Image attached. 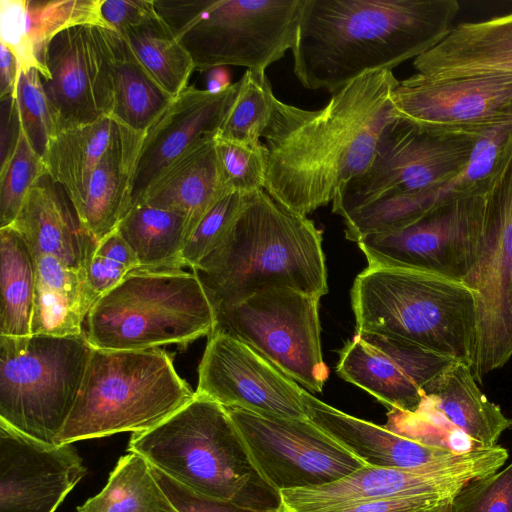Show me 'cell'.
Here are the masks:
<instances>
[{"instance_id": "obj_1", "label": "cell", "mask_w": 512, "mask_h": 512, "mask_svg": "<svg viewBox=\"0 0 512 512\" xmlns=\"http://www.w3.org/2000/svg\"><path fill=\"white\" fill-rule=\"evenodd\" d=\"M392 70L358 77L317 110L275 98L262 135L264 189L291 211L307 216L371 164L381 136L397 115Z\"/></svg>"}, {"instance_id": "obj_2", "label": "cell", "mask_w": 512, "mask_h": 512, "mask_svg": "<svg viewBox=\"0 0 512 512\" xmlns=\"http://www.w3.org/2000/svg\"><path fill=\"white\" fill-rule=\"evenodd\" d=\"M459 10L456 0H302L294 74L304 88L333 94L429 51Z\"/></svg>"}, {"instance_id": "obj_3", "label": "cell", "mask_w": 512, "mask_h": 512, "mask_svg": "<svg viewBox=\"0 0 512 512\" xmlns=\"http://www.w3.org/2000/svg\"><path fill=\"white\" fill-rule=\"evenodd\" d=\"M322 230L265 189L246 194L232 226L192 272L214 311L271 286L321 298L328 292Z\"/></svg>"}, {"instance_id": "obj_4", "label": "cell", "mask_w": 512, "mask_h": 512, "mask_svg": "<svg viewBox=\"0 0 512 512\" xmlns=\"http://www.w3.org/2000/svg\"><path fill=\"white\" fill-rule=\"evenodd\" d=\"M128 452L198 494L260 512H284L281 493L257 469L226 408L196 392L155 427L133 433Z\"/></svg>"}, {"instance_id": "obj_5", "label": "cell", "mask_w": 512, "mask_h": 512, "mask_svg": "<svg viewBox=\"0 0 512 512\" xmlns=\"http://www.w3.org/2000/svg\"><path fill=\"white\" fill-rule=\"evenodd\" d=\"M350 296L356 331L398 338L472 367L476 298L463 281L424 270L368 266L356 276Z\"/></svg>"}, {"instance_id": "obj_6", "label": "cell", "mask_w": 512, "mask_h": 512, "mask_svg": "<svg viewBox=\"0 0 512 512\" xmlns=\"http://www.w3.org/2000/svg\"><path fill=\"white\" fill-rule=\"evenodd\" d=\"M195 396L160 348H94L57 445L147 431Z\"/></svg>"}, {"instance_id": "obj_7", "label": "cell", "mask_w": 512, "mask_h": 512, "mask_svg": "<svg viewBox=\"0 0 512 512\" xmlns=\"http://www.w3.org/2000/svg\"><path fill=\"white\" fill-rule=\"evenodd\" d=\"M215 311L196 275L182 269H135L103 294L84 330L94 348L140 350L210 335Z\"/></svg>"}, {"instance_id": "obj_8", "label": "cell", "mask_w": 512, "mask_h": 512, "mask_svg": "<svg viewBox=\"0 0 512 512\" xmlns=\"http://www.w3.org/2000/svg\"><path fill=\"white\" fill-rule=\"evenodd\" d=\"M195 70L265 73L293 48L302 0H154Z\"/></svg>"}, {"instance_id": "obj_9", "label": "cell", "mask_w": 512, "mask_h": 512, "mask_svg": "<svg viewBox=\"0 0 512 512\" xmlns=\"http://www.w3.org/2000/svg\"><path fill=\"white\" fill-rule=\"evenodd\" d=\"M93 350L78 335H0V421L57 445Z\"/></svg>"}, {"instance_id": "obj_10", "label": "cell", "mask_w": 512, "mask_h": 512, "mask_svg": "<svg viewBox=\"0 0 512 512\" xmlns=\"http://www.w3.org/2000/svg\"><path fill=\"white\" fill-rule=\"evenodd\" d=\"M319 300L289 287H267L216 311L213 332L246 343L310 392L320 393L329 369L321 349Z\"/></svg>"}, {"instance_id": "obj_11", "label": "cell", "mask_w": 512, "mask_h": 512, "mask_svg": "<svg viewBox=\"0 0 512 512\" xmlns=\"http://www.w3.org/2000/svg\"><path fill=\"white\" fill-rule=\"evenodd\" d=\"M480 137L433 133L397 117L369 167L337 191L333 213L345 218L382 198L448 182L466 167Z\"/></svg>"}, {"instance_id": "obj_12", "label": "cell", "mask_w": 512, "mask_h": 512, "mask_svg": "<svg viewBox=\"0 0 512 512\" xmlns=\"http://www.w3.org/2000/svg\"><path fill=\"white\" fill-rule=\"evenodd\" d=\"M463 282L476 298L477 345L471 370L481 382L512 357V150L485 194L481 246Z\"/></svg>"}, {"instance_id": "obj_13", "label": "cell", "mask_w": 512, "mask_h": 512, "mask_svg": "<svg viewBox=\"0 0 512 512\" xmlns=\"http://www.w3.org/2000/svg\"><path fill=\"white\" fill-rule=\"evenodd\" d=\"M508 459L506 448H477L412 468L364 465L322 486L281 491L284 512H323L371 500L429 496L452 500L472 480L497 472Z\"/></svg>"}, {"instance_id": "obj_14", "label": "cell", "mask_w": 512, "mask_h": 512, "mask_svg": "<svg viewBox=\"0 0 512 512\" xmlns=\"http://www.w3.org/2000/svg\"><path fill=\"white\" fill-rule=\"evenodd\" d=\"M484 214L485 195L462 198L357 244L369 267L424 270L463 281L478 258Z\"/></svg>"}, {"instance_id": "obj_15", "label": "cell", "mask_w": 512, "mask_h": 512, "mask_svg": "<svg viewBox=\"0 0 512 512\" xmlns=\"http://www.w3.org/2000/svg\"><path fill=\"white\" fill-rule=\"evenodd\" d=\"M226 410L257 469L279 492L333 483L364 466L309 419Z\"/></svg>"}, {"instance_id": "obj_16", "label": "cell", "mask_w": 512, "mask_h": 512, "mask_svg": "<svg viewBox=\"0 0 512 512\" xmlns=\"http://www.w3.org/2000/svg\"><path fill=\"white\" fill-rule=\"evenodd\" d=\"M397 117L420 129L483 136L512 123V75L431 80L417 73L391 94Z\"/></svg>"}, {"instance_id": "obj_17", "label": "cell", "mask_w": 512, "mask_h": 512, "mask_svg": "<svg viewBox=\"0 0 512 512\" xmlns=\"http://www.w3.org/2000/svg\"><path fill=\"white\" fill-rule=\"evenodd\" d=\"M198 369L196 394L225 408L261 416L308 419L296 381L246 343L213 332Z\"/></svg>"}, {"instance_id": "obj_18", "label": "cell", "mask_w": 512, "mask_h": 512, "mask_svg": "<svg viewBox=\"0 0 512 512\" xmlns=\"http://www.w3.org/2000/svg\"><path fill=\"white\" fill-rule=\"evenodd\" d=\"M455 362L398 338L356 331L341 350L336 370L390 409L411 412Z\"/></svg>"}, {"instance_id": "obj_19", "label": "cell", "mask_w": 512, "mask_h": 512, "mask_svg": "<svg viewBox=\"0 0 512 512\" xmlns=\"http://www.w3.org/2000/svg\"><path fill=\"white\" fill-rule=\"evenodd\" d=\"M49 80H42L58 132L110 116L111 74L97 26L59 32L46 47Z\"/></svg>"}, {"instance_id": "obj_20", "label": "cell", "mask_w": 512, "mask_h": 512, "mask_svg": "<svg viewBox=\"0 0 512 512\" xmlns=\"http://www.w3.org/2000/svg\"><path fill=\"white\" fill-rule=\"evenodd\" d=\"M86 474L73 443L47 444L0 421V512H54Z\"/></svg>"}, {"instance_id": "obj_21", "label": "cell", "mask_w": 512, "mask_h": 512, "mask_svg": "<svg viewBox=\"0 0 512 512\" xmlns=\"http://www.w3.org/2000/svg\"><path fill=\"white\" fill-rule=\"evenodd\" d=\"M237 90L238 81L220 93L187 86L173 99L144 134L133 177L131 206L178 158L217 135Z\"/></svg>"}, {"instance_id": "obj_22", "label": "cell", "mask_w": 512, "mask_h": 512, "mask_svg": "<svg viewBox=\"0 0 512 512\" xmlns=\"http://www.w3.org/2000/svg\"><path fill=\"white\" fill-rule=\"evenodd\" d=\"M11 226L35 257L50 255L84 273L98 244L64 189L46 173L29 189Z\"/></svg>"}, {"instance_id": "obj_23", "label": "cell", "mask_w": 512, "mask_h": 512, "mask_svg": "<svg viewBox=\"0 0 512 512\" xmlns=\"http://www.w3.org/2000/svg\"><path fill=\"white\" fill-rule=\"evenodd\" d=\"M101 1L0 0V43L14 53L21 71L35 68L42 80H49L44 58L53 37L80 25L110 29L101 16Z\"/></svg>"}, {"instance_id": "obj_24", "label": "cell", "mask_w": 512, "mask_h": 512, "mask_svg": "<svg viewBox=\"0 0 512 512\" xmlns=\"http://www.w3.org/2000/svg\"><path fill=\"white\" fill-rule=\"evenodd\" d=\"M413 67L431 80L512 75V13L454 26Z\"/></svg>"}, {"instance_id": "obj_25", "label": "cell", "mask_w": 512, "mask_h": 512, "mask_svg": "<svg viewBox=\"0 0 512 512\" xmlns=\"http://www.w3.org/2000/svg\"><path fill=\"white\" fill-rule=\"evenodd\" d=\"M307 418L364 465L412 468L444 460L452 450L398 435L383 426L354 417L302 391Z\"/></svg>"}, {"instance_id": "obj_26", "label": "cell", "mask_w": 512, "mask_h": 512, "mask_svg": "<svg viewBox=\"0 0 512 512\" xmlns=\"http://www.w3.org/2000/svg\"><path fill=\"white\" fill-rule=\"evenodd\" d=\"M416 411L434 424L468 437L480 448L496 446L512 424L481 391L471 367L460 362L430 385Z\"/></svg>"}, {"instance_id": "obj_27", "label": "cell", "mask_w": 512, "mask_h": 512, "mask_svg": "<svg viewBox=\"0 0 512 512\" xmlns=\"http://www.w3.org/2000/svg\"><path fill=\"white\" fill-rule=\"evenodd\" d=\"M214 139L199 143L178 158L137 203L185 216L191 235L208 211L232 192L224 181Z\"/></svg>"}, {"instance_id": "obj_28", "label": "cell", "mask_w": 512, "mask_h": 512, "mask_svg": "<svg viewBox=\"0 0 512 512\" xmlns=\"http://www.w3.org/2000/svg\"><path fill=\"white\" fill-rule=\"evenodd\" d=\"M143 138V133L118 122L109 149L91 175L78 216L97 242L116 230L131 206L133 177Z\"/></svg>"}, {"instance_id": "obj_29", "label": "cell", "mask_w": 512, "mask_h": 512, "mask_svg": "<svg viewBox=\"0 0 512 512\" xmlns=\"http://www.w3.org/2000/svg\"><path fill=\"white\" fill-rule=\"evenodd\" d=\"M36 266L31 334L83 333V323L100 298L89 286L86 273L50 255L36 257Z\"/></svg>"}, {"instance_id": "obj_30", "label": "cell", "mask_w": 512, "mask_h": 512, "mask_svg": "<svg viewBox=\"0 0 512 512\" xmlns=\"http://www.w3.org/2000/svg\"><path fill=\"white\" fill-rule=\"evenodd\" d=\"M111 74L110 117L145 134L173 101L115 30L98 27Z\"/></svg>"}, {"instance_id": "obj_31", "label": "cell", "mask_w": 512, "mask_h": 512, "mask_svg": "<svg viewBox=\"0 0 512 512\" xmlns=\"http://www.w3.org/2000/svg\"><path fill=\"white\" fill-rule=\"evenodd\" d=\"M118 128L110 116L54 135L42 157L45 172L59 184L78 214L89 180L109 149Z\"/></svg>"}, {"instance_id": "obj_32", "label": "cell", "mask_w": 512, "mask_h": 512, "mask_svg": "<svg viewBox=\"0 0 512 512\" xmlns=\"http://www.w3.org/2000/svg\"><path fill=\"white\" fill-rule=\"evenodd\" d=\"M116 231L133 252L138 269H182L181 254L190 235L185 216L137 203L129 208Z\"/></svg>"}, {"instance_id": "obj_33", "label": "cell", "mask_w": 512, "mask_h": 512, "mask_svg": "<svg viewBox=\"0 0 512 512\" xmlns=\"http://www.w3.org/2000/svg\"><path fill=\"white\" fill-rule=\"evenodd\" d=\"M36 257L12 226L0 229V335L31 334Z\"/></svg>"}, {"instance_id": "obj_34", "label": "cell", "mask_w": 512, "mask_h": 512, "mask_svg": "<svg viewBox=\"0 0 512 512\" xmlns=\"http://www.w3.org/2000/svg\"><path fill=\"white\" fill-rule=\"evenodd\" d=\"M78 512H176L139 454L123 455L100 493L77 508Z\"/></svg>"}, {"instance_id": "obj_35", "label": "cell", "mask_w": 512, "mask_h": 512, "mask_svg": "<svg viewBox=\"0 0 512 512\" xmlns=\"http://www.w3.org/2000/svg\"><path fill=\"white\" fill-rule=\"evenodd\" d=\"M117 32L170 96L175 98L188 86L194 62L159 14L142 25Z\"/></svg>"}, {"instance_id": "obj_36", "label": "cell", "mask_w": 512, "mask_h": 512, "mask_svg": "<svg viewBox=\"0 0 512 512\" xmlns=\"http://www.w3.org/2000/svg\"><path fill=\"white\" fill-rule=\"evenodd\" d=\"M276 96L266 73L246 70L238 81L235 98L218 135L253 147H261Z\"/></svg>"}, {"instance_id": "obj_37", "label": "cell", "mask_w": 512, "mask_h": 512, "mask_svg": "<svg viewBox=\"0 0 512 512\" xmlns=\"http://www.w3.org/2000/svg\"><path fill=\"white\" fill-rule=\"evenodd\" d=\"M45 173L42 157L21 129L13 156L0 169V229L12 225L29 189Z\"/></svg>"}, {"instance_id": "obj_38", "label": "cell", "mask_w": 512, "mask_h": 512, "mask_svg": "<svg viewBox=\"0 0 512 512\" xmlns=\"http://www.w3.org/2000/svg\"><path fill=\"white\" fill-rule=\"evenodd\" d=\"M14 97L21 129L33 149L43 157L50 139L58 133V127L37 69L21 71Z\"/></svg>"}, {"instance_id": "obj_39", "label": "cell", "mask_w": 512, "mask_h": 512, "mask_svg": "<svg viewBox=\"0 0 512 512\" xmlns=\"http://www.w3.org/2000/svg\"><path fill=\"white\" fill-rule=\"evenodd\" d=\"M219 166L227 187L243 194L265 187L266 163L264 148L253 147L215 136Z\"/></svg>"}, {"instance_id": "obj_40", "label": "cell", "mask_w": 512, "mask_h": 512, "mask_svg": "<svg viewBox=\"0 0 512 512\" xmlns=\"http://www.w3.org/2000/svg\"><path fill=\"white\" fill-rule=\"evenodd\" d=\"M246 201V194L232 191L201 219L188 238L182 254L183 267L193 269L222 241Z\"/></svg>"}, {"instance_id": "obj_41", "label": "cell", "mask_w": 512, "mask_h": 512, "mask_svg": "<svg viewBox=\"0 0 512 512\" xmlns=\"http://www.w3.org/2000/svg\"><path fill=\"white\" fill-rule=\"evenodd\" d=\"M138 269L137 260L115 230L100 240L86 269L89 286L100 297Z\"/></svg>"}, {"instance_id": "obj_42", "label": "cell", "mask_w": 512, "mask_h": 512, "mask_svg": "<svg viewBox=\"0 0 512 512\" xmlns=\"http://www.w3.org/2000/svg\"><path fill=\"white\" fill-rule=\"evenodd\" d=\"M452 512H512V462L472 480L451 500Z\"/></svg>"}, {"instance_id": "obj_43", "label": "cell", "mask_w": 512, "mask_h": 512, "mask_svg": "<svg viewBox=\"0 0 512 512\" xmlns=\"http://www.w3.org/2000/svg\"><path fill=\"white\" fill-rule=\"evenodd\" d=\"M150 466L176 512H260L198 494L151 464Z\"/></svg>"}, {"instance_id": "obj_44", "label": "cell", "mask_w": 512, "mask_h": 512, "mask_svg": "<svg viewBox=\"0 0 512 512\" xmlns=\"http://www.w3.org/2000/svg\"><path fill=\"white\" fill-rule=\"evenodd\" d=\"M100 12L115 31L137 27L158 17L154 0H102Z\"/></svg>"}, {"instance_id": "obj_45", "label": "cell", "mask_w": 512, "mask_h": 512, "mask_svg": "<svg viewBox=\"0 0 512 512\" xmlns=\"http://www.w3.org/2000/svg\"><path fill=\"white\" fill-rule=\"evenodd\" d=\"M451 500L429 497H398L357 502L323 512H431L444 507Z\"/></svg>"}, {"instance_id": "obj_46", "label": "cell", "mask_w": 512, "mask_h": 512, "mask_svg": "<svg viewBox=\"0 0 512 512\" xmlns=\"http://www.w3.org/2000/svg\"><path fill=\"white\" fill-rule=\"evenodd\" d=\"M0 169L13 156L19 142L21 123L15 97L0 100Z\"/></svg>"}, {"instance_id": "obj_47", "label": "cell", "mask_w": 512, "mask_h": 512, "mask_svg": "<svg viewBox=\"0 0 512 512\" xmlns=\"http://www.w3.org/2000/svg\"><path fill=\"white\" fill-rule=\"evenodd\" d=\"M20 74L17 57L6 45L0 43V100L15 96Z\"/></svg>"}, {"instance_id": "obj_48", "label": "cell", "mask_w": 512, "mask_h": 512, "mask_svg": "<svg viewBox=\"0 0 512 512\" xmlns=\"http://www.w3.org/2000/svg\"><path fill=\"white\" fill-rule=\"evenodd\" d=\"M206 90L211 93H220L230 87V74L226 67H215L207 71Z\"/></svg>"}, {"instance_id": "obj_49", "label": "cell", "mask_w": 512, "mask_h": 512, "mask_svg": "<svg viewBox=\"0 0 512 512\" xmlns=\"http://www.w3.org/2000/svg\"><path fill=\"white\" fill-rule=\"evenodd\" d=\"M442 512H452L451 511V502L448 503L445 508L442 510Z\"/></svg>"}, {"instance_id": "obj_50", "label": "cell", "mask_w": 512, "mask_h": 512, "mask_svg": "<svg viewBox=\"0 0 512 512\" xmlns=\"http://www.w3.org/2000/svg\"><path fill=\"white\" fill-rule=\"evenodd\" d=\"M449 503H450V502H449ZM447 504H448V503H447ZM447 504H446V505H447ZM446 505H445V506H446ZM445 506H444V507H442V508H440V509H437V510L431 511V512H442V510L445 508Z\"/></svg>"}]
</instances>
